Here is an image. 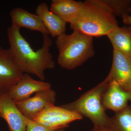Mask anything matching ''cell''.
I'll list each match as a JSON object with an SVG mask.
<instances>
[{
  "mask_svg": "<svg viewBox=\"0 0 131 131\" xmlns=\"http://www.w3.org/2000/svg\"><path fill=\"white\" fill-rule=\"evenodd\" d=\"M109 81L110 78L107 75L104 81L82 95L77 100L61 106L87 117L93 122L94 126L108 124L111 118L106 113L102 99Z\"/></svg>",
  "mask_w": 131,
  "mask_h": 131,
  "instance_id": "4",
  "label": "cell"
},
{
  "mask_svg": "<svg viewBox=\"0 0 131 131\" xmlns=\"http://www.w3.org/2000/svg\"><path fill=\"white\" fill-rule=\"evenodd\" d=\"M83 118L82 115L62 107L48 106L34 119V122L54 129L66 127L71 122Z\"/></svg>",
  "mask_w": 131,
  "mask_h": 131,
  "instance_id": "5",
  "label": "cell"
},
{
  "mask_svg": "<svg viewBox=\"0 0 131 131\" xmlns=\"http://www.w3.org/2000/svg\"><path fill=\"white\" fill-rule=\"evenodd\" d=\"M130 101L131 94L123 89L116 82L110 81L103 92L102 102L105 110L117 113L128 106Z\"/></svg>",
  "mask_w": 131,
  "mask_h": 131,
  "instance_id": "11",
  "label": "cell"
},
{
  "mask_svg": "<svg viewBox=\"0 0 131 131\" xmlns=\"http://www.w3.org/2000/svg\"><path fill=\"white\" fill-rule=\"evenodd\" d=\"M91 131H119L113 124L111 118L109 123L105 125L94 126Z\"/></svg>",
  "mask_w": 131,
  "mask_h": 131,
  "instance_id": "19",
  "label": "cell"
},
{
  "mask_svg": "<svg viewBox=\"0 0 131 131\" xmlns=\"http://www.w3.org/2000/svg\"><path fill=\"white\" fill-rule=\"evenodd\" d=\"M7 35L9 51L22 73L34 75L44 81L45 71L54 69L56 65L50 52L52 42L49 35H43L42 47L37 51L21 35L19 28L11 26L8 28Z\"/></svg>",
  "mask_w": 131,
  "mask_h": 131,
  "instance_id": "1",
  "label": "cell"
},
{
  "mask_svg": "<svg viewBox=\"0 0 131 131\" xmlns=\"http://www.w3.org/2000/svg\"><path fill=\"white\" fill-rule=\"evenodd\" d=\"M0 48H1V45H0Z\"/></svg>",
  "mask_w": 131,
  "mask_h": 131,
  "instance_id": "22",
  "label": "cell"
},
{
  "mask_svg": "<svg viewBox=\"0 0 131 131\" xmlns=\"http://www.w3.org/2000/svg\"><path fill=\"white\" fill-rule=\"evenodd\" d=\"M70 28L93 37L107 36L119 27L115 16L102 0H88Z\"/></svg>",
  "mask_w": 131,
  "mask_h": 131,
  "instance_id": "2",
  "label": "cell"
},
{
  "mask_svg": "<svg viewBox=\"0 0 131 131\" xmlns=\"http://www.w3.org/2000/svg\"><path fill=\"white\" fill-rule=\"evenodd\" d=\"M122 18L124 24L131 25V14L123 16Z\"/></svg>",
  "mask_w": 131,
  "mask_h": 131,
  "instance_id": "20",
  "label": "cell"
},
{
  "mask_svg": "<svg viewBox=\"0 0 131 131\" xmlns=\"http://www.w3.org/2000/svg\"><path fill=\"white\" fill-rule=\"evenodd\" d=\"M51 87L50 83L34 80L29 74L24 73L7 94L15 102H17L30 98L31 95L34 93L50 89Z\"/></svg>",
  "mask_w": 131,
  "mask_h": 131,
  "instance_id": "9",
  "label": "cell"
},
{
  "mask_svg": "<svg viewBox=\"0 0 131 131\" xmlns=\"http://www.w3.org/2000/svg\"><path fill=\"white\" fill-rule=\"evenodd\" d=\"M108 75L110 81L116 82L131 94V58L113 50L112 64Z\"/></svg>",
  "mask_w": 131,
  "mask_h": 131,
  "instance_id": "10",
  "label": "cell"
},
{
  "mask_svg": "<svg viewBox=\"0 0 131 131\" xmlns=\"http://www.w3.org/2000/svg\"><path fill=\"white\" fill-rule=\"evenodd\" d=\"M65 127L59 128V129H56L54 131H65Z\"/></svg>",
  "mask_w": 131,
  "mask_h": 131,
  "instance_id": "21",
  "label": "cell"
},
{
  "mask_svg": "<svg viewBox=\"0 0 131 131\" xmlns=\"http://www.w3.org/2000/svg\"><path fill=\"white\" fill-rule=\"evenodd\" d=\"M56 44L59 51L58 63L67 69L81 66L95 54L93 37L78 31L59 36Z\"/></svg>",
  "mask_w": 131,
  "mask_h": 131,
  "instance_id": "3",
  "label": "cell"
},
{
  "mask_svg": "<svg viewBox=\"0 0 131 131\" xmlns=\"http://www.w3.org/2000/svg\"><path fill=\"white\" fill-rule=\"evenodd\" d=\"M56 100V92L50 89L38 92L35 96L15 103L26 118L33 121L48 106L55 105Z\"/></svg>",
  "mask_w": 131,
  "mask_h": 131,
  "instance_id": "7",
  "label": "cell"
},
{
  "mask_svg": "<svg viewBox=\"0 0 131 131\" xmlns=\"http://www.w3.org/2000/svg\"><path fill=\"white\" fill-rule=\"evenodd\" d=\"M84 2L74 0H53L50 9L66 23H72L80 14Z\"/></svg>",
  "mask_w": 131,
  "mask_h": 131,
  "instance_id": "14",
  "label": "cell"
},
{
  "mask_svg": "<svg viewBox=\"0 0 131 131\" xmlns=\"http://www.w3.org/2000/svg\"><path fill=\"white\" fill-rule=\"evenodd\" d=\"M107 36L114 50L131 58V27H118Z\"/></svg>",
  "mask_w": 131,
  "mask_h": 131,
  "instance_id": "15",
  "label": "cell"
},
{
  "mask_svg": "<svg viewBox=\"0 0 131 131\" xmlns=\"http://www.w3.org/2000/svg\"><path fill=\"white\" fill-rule=\"evenodd\" d=\"M9 15L13 26L20 29L25 28L39 32L43 35H50L40 17L36 14H33L21 8L16 7L11 10Z\"/></svg>",
  "mask_w": 131,
  "mask_h": 131,
  "instance_id": "12",
  "label": "cell"
},
{
  "mask_svg": "<svg viewBox=\"0 0 131 131\" xmlns=\"http://www.w3.org/2000/svg\"><path fill=\"white\" fill-rule=\"evenodd\" d=\"M36 13L40 17L50 35L52 37H58L65 33L67 23L59 16L51 12L46 3L43 2L38 5Z\"/></svg>",
  "mask_w": 131,
  "mask_h": 131,
  "instance_id": "13",
  "label": "cell"
},
{
  "mask_svg": "<svg viewBox=\"0 0 131 131\" xmlns=\"http://www.w3.org/2000/svg\"><path fill=\"white\" fill-rule=\"evenodd\" d=\"M24 74L9 49L0 48V94H7Z\"/></svg>",
  "mask_w": 131,
  "mask_h": 131,
  "instance_id": "6",
  "label": "cell"
},
{
  "mask_svg": "<svg viewBox=\"0 0 131 131\" xmlns=\"http://www.w3.org/2000/svg\"><path fill=\"white\" fill-rule=\"evenodd\" d=\"M56 129L44 126L33 121L28 119L27 121V131H54Z\"/></svg>",
  "mask_w": 131,
  "mask_h": 131,
  "instance_id": "18",
  "label": "cell"
},
{
  "mask_svg": "<svg viewBox=\"0 0 131 131\" xmlns=\"http://www.w3.org/2000/svg\"><path fill=\"white\" fill-rule=\"evenodd\" d=\"M115 16L122 18L131 14V0H102Z\"/></svg>",
  "mask_w": 131,
  "mask_h": 131,
  "instance_id": "16",
  "label": "cell"
},
{
  "mask_svg": "<svg viewBox=\"0 0 131 131\" xmlns=\"http://www.w3.org/2000/svg\"><path fill=\"white\" fill-rule=\"evenodd\" d=\"M0 117L7 122L9 131H27L28 119L7 94H0Z\"/></svg>",
  "mask_w": 131,
  "mask_h": 131,
  "instance_id": "8",
  "label": "cell"
},
{
  "mask_svg": "<svg viewBox=\"0 0 131 131\" xmlns=\"http://www.w3.org/2000/svg\"><path fill=\"white\" fill-rule=\"evenodd\" d=\"M111 119L119 131H131V107L115 113Z\"/></svg>",
  "mask_w": 131,
  "mask_h": 131,
  "instance_id": "17",
  "label": "cell"
}]
</instances>
